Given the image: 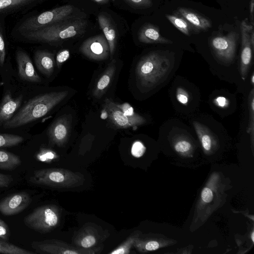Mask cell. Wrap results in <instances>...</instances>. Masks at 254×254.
<instances>
[{
	"label": "cell",
	"mask_w": 254,
	"mask_h": 254,
	"mask_svg": "<svg viewBox=\"0 0 254 254\" xmlns=\"http://www.w3.org/2000/svg\"><path fill=\"white\" fill-rule=\"evenodd\" d=\"M68 91L51 92L38 95L28 101L19 111L3 125L13 128L33 122L48 114L68 95Z\"/></svg>",
	"instance_id": "1"
},
{
	"label": "cell",
	"mask_w": 254,
	"mask_h": 254,
	"mask_svg": "<svg viewBox=\"0 0 254 254\" xmlns=\"http://www.w3.org/2000/svg\"><path fill=\"white\" fill-rule=\"evenodd\" d=\"M87 26L86 20L72 17L36 30L24 33L27 39L53 43L82 35Z\"/></svg>",
	"instance_id": "2"
},
{
	"label": "cell",
	"mask_w": 254,
	"mask_h": 254,
	"mask_svg": "<svg viewBox=\"0 0 254 254\" xmlns=\"http://www.w3.org/2000/svg\"><path fill=\"white\" fill-rule=\"evenodd\" d=\"M172 67L168 57L153 52L140 59L136 68V76L142 86L152 89L163 82Z\"/></svg>",
	"instance_id": "3"
},
{
	"label": "cell",
	"mask_w": 254,
	"mask_h": 254,
	"mask_svg": "<svg viewBox=\"0 0 254 254\" xmlns=\"http://www.w3.org/2000/svg\"><path fill=\"white\" fill-rule=\"evenodd\" d=\"M32 183L57 188H70L82 185V174L62 168H48L35 170L30 177Z\"/></svg>",
	"instance_id": "4"
},
{
	"label": "cell",
	"mask_w": 254,
	"mask_h": 254,
	"mask_svg": "<svg viewBox=\"0 0 254 254\" xmlns=\"http://www.w3.org/2000/svg\"><path fill=\"white\" fill-rule=\"evenodd\" d=\"M61 213L55 205L47 204L39 206L26 216L23 220L28 228L41 233L52 231L59 224Z\"/></svg>",
	"instance_id": "5"
},
{
	"label": "cell",
	"mask_w": 254,
	"mask_h": 254,
	"mask_svg": "<svg viewBox=\"0 0 254 254\" xmlns=\"http://www.w3.org/2000/svg\"><path fill=\"white\" fill-rule=\"evenodd\" d=\"M73 10L74 7L68 4L44 11L26 19L19 29L23 33L37 30L73 17L71 15Z\"/></svg>",
	"instance_id": "6"
},
{
	"label": "cell",
	"mask_w": 254,
	"mask_h": 254,
	"mask_svg": "<svg viewBox=\"0 0 254 254\" xmlns=\"http://www.w3.org/2000/svg\"><path fill=\"white\" fill-rule=\"evenodd\" d=\"M31 247L37 253L49 254H94L98 250L72 247L56 240L33 242Z\"/></svg>",
	"instance_id": "7"
},
{
	"label": "cell",
	"mask_w": 254,
	"mask_h": 254,
	"mask_svg": "<svg viewBox=\"0 0 254 254\" xmlns=\"http://www.w3.org/2000/svg\"><path fill=\"white\" fill-rule=\"evenodd\" d=\"M238 35L234 31L225 36L214 37L211 46L216 57L225 63L231 62L235 58Z\"/></svg>",
	"instance_id": "8"
},
{
	"label": "cell",
	"mask_w": 254,
	"mask_h": 254,
	"mask_svg": "<svg viewBox=\"0 0 254 254\" xmlns=\"http://www.w3.org/2000/svg\"><path fill=\"white\" fill-rule=\"evenodd\" d=\"M79 51L88 58L96 61L107 59L110 54L108 43L103 34L87 39L80 46Z\"/></svg>",
	"instance_id": "9"
},
{
	"label": "cell",
	"mask_w": 254,
	"mask_h": 254,
	"mask_svg": "<svg viewBox=\"0 0 254 254\" xmlns=\"http://www.w3.org/2000/svg\"><path fill=\"white\" fill-rule=\"evenodd\" d=\"M253 30V26L248 24L246 19L242 22L240 25L242 37L240 72L241 78L243 80L247 77L252 63L254 48L251 44L250 36Z\"/></svg>",
	"instance_id": "10"
},
{
	"label": "cell",
	"mask_w": 254,
	"mask_h": 254,
	"mask_svg": "<svg viewBox=\"0 0 254 254\" xmlns=\"http://www.w3.org/2000/svg\"><path fill=\"white\" fill-rule=\"evenodd\" d=\"M31 202V197L26 191L10 194L0 200V212L5 216L15 215L26 208Z\"/></svg>",
	"instance_id": "11"
},
{
	"label": "cell",
	"mask_w": 254,
	"mask_h": 254,
	"mask_svg": "<svg viewBox=\"0 0 254 254\" xmlns=\"http://www.w3.org/2000/svg\"><path fill=\"white\" fill-rule=\"evenodd\" d=\"M71 127V115H64L57 119L48 131L50 143L59 146L64 145L69 136Z\"/></svg>",
	"instance_id": "12"
},
{
	"label": "cell",
	"mask_w": 254,
	"mask_h": 254,
	"mask_svg": "<svg viewBox=\"0 0 254 254\" xmlns=\"http://www.w3.org/2000/svg\"><path fill=\"white\" fill-rule=\"evenodd\" d=\"M103 109L111 122L117 128H126L142 125L140 122L127 116L115 103L108 98L104 100Z\"/></svg>",
	"instance_id": "13"
},
{
	"label": "cell",
	"mask_w": 254,
	"mask_h": 254,
	"mask_svg": "<svg viewBox=\"0 0 254 254\" xmlns=\"http://www.w3.org/2000/svg\"><path fill=\"white\" fill-rule=\"evenodd\" d=\"M16 59L18 74L22 79L32 82L41 81V78L37 73L30 58L25 52L18 51Z\"/></svg>",
	"instance_id": "14"
},
{
	"label": "cell",
	"mask_w": 254,
	"mask_h": 254,
	"mask_svg": "<svg viewBox=\"0 0 254 254\" xmlns=\"http://www.w3.org/2000/svg\"><path fill=\"white\" fill-rule=\"evenodd\" d=\"M97 229L91 226L84 227L74 239V243L79 248L90 249L95 246L100 239Z\"/></svg>",
	"instance_id": "15"
},
{
	"label": "cell",
	"mask_w": 254,
	"mask_h": 254,
	"mask_svg": "<svg viewBox=\"0 0 254 254\" xmlns=\"http://www.w3.org/2000/svg\"><path fill=\"white\" fill-rule=\"evenodd\" d=\"M22 100V96L14 99L9 92L4 95L0 104V126L12 118L21 105Z\"/></svg>",
	"instance_id": "16"
},
{
	"label": "cell",
	"mask_w": 254,
	"mask_h": 254,
	"mask_svg": "<svg viewBox=\"0 0 254 254\" xmlns=\"http://www.w3.org/2000/svg\"><path fill=\"white\" fill-rule=\"evenodd\" d=\"M177 13L196 30H206L211 27L210 20L190 9L180 7L178 9Z\"/></svg>",
	"instance_id": "17"
},
{
	"label": "cell",
	"mask_w": 254,
	"mask_h": 254,
	"mask_svg": "<svg viewBox=\"0 0 254 254\" xmlns=\"http://www.w3.org/2000/svg\"><path fill=\"white\" fill-rule=\"evenodd\" d=\"M140 42L146 44L161 43L171 44L173 42L163 37L159 29L151 24L143 26L138 32Z\"/></svg>",
	"instance_id": "18"
},
{
	"label": "cell",
	"mask_w": 254,
	"mask_h": 254,
	"mask_svg": "<svg viewBox=\"0 0 254 254\" xmlns=\"http://www.w3.org/2000/svg\"><path fill=\"white\" fill-rule=\"evenodd\" d=\"M116 63V60L113 59L97 81L93 92L95 97L100 98L108 89L115 73Z\"/></svg>",
	"instance_id": "19"
},
{
	"label": "cell",
	"mask_w": 254,
	"mask_h": 254,
	"mask_svg": "<svg viewBox=\"0 0 254 254\" xmlns=\"http://www.w3.org/2000/svg\"><path fill=\"white\" fill-rule=\"evenodd\" d=\"M193 125L203 150L210 153L217 145V140L214 134L208 127L198 122H194Z\"/></svg>",
	"instance_id": "20"
},
{
	"label": "cell",
	"mask_w": 254,
	"mask_h": 254,
	"mask_svg": "<svg viewBox=\"0 0 254 254\" xmlns=\"http://www.w3.org/2000/svg\"><path fill=\"white\" fill-rule=\"evenodd\" d=\"M100 27L104 33L109 46L110 54L113 56L117 41L116 30L110 19L103 14H100L97 17Z\"/></svg>",
	"instance_id": "21"
},
{
	"label": "cell",
	"mask_w": 254,
	"mask_h": 254,
	"mask_svg": "<svg viewBox=\"0 0 254 254\" xmlns=\"http://www.w3.org/2000/svg\"><path fill=\"white\" fill-rule=\"evenodd\" d=\"M34 61L37 68L43 74L47 76L52 74L55 65L53 54L45 51H37L34 55Z\"/></svg>",
	"instance_id": "22"
},
{
	"label": "cell",
	"mask_w": 254,
	"mask_h": 254,
	"mask_svg": "<svg viewBox=\"0 0 254 254\" xmlns=\"http://www.w3.org/2000/svg\"><path fill=\"white\" fill-rule=\"evenodd\" d=\"M38 0H0V13L13 12L35 3Z\"/></svg>",
	"instance_id": "23"
},
{
	"label": "cell",
	"mask_w": 254,
	"mask_h": 254,
	"mask_svg": "<svg viewBox=\"0 0 254 254\" xmlns=\"http://www.w3.org/2000/svg\"><path fill=\"white\" fill-rule=\"evenodd\" d=\"M21 164V159L16 155L5 150H0V169L11 170Z\"/></svg>",
	"instance_id": "24"
},
{
	"label": "cell",
	"mask_w": 254,
	"mask_h": 254,
	"mask_svg": "<svg viewBox=\"0 0 254 254\" xmlns=\"http://www.w3.org/2000/svg\"><path fill=\"white\" fill-rule=\"evenodd\" d=\"M173 146L175 151L181 155H188L193 149L190 140L183 135H178L174 138Z\"/></svg>",
	"instance_id": "25"
},
{
	"label": "cell",
	"mask_w": 254,
	"mask_h": 254,
	"mask_svg": "<svg viewBox=\"0 0 254 254\" xmlns=\"http://www.w3.org/2000/svg\"><path fill=\"white\" fill-rule=\"evenodd\" d=\"M166 18L178 30L186 35L190 34L191 26L179 14H166Z\"/></svg>",
	"instance_id": "26"
},
{
	"label": "cell",
	"mask_w": 254,
	"mask_h": 254,
	"mask_svg": "<svg viewBox=\"0 0 254 254\" xmlns=\"http://www.w3.org/2000/svg\"><path fill=\"white\" fill-rule=\"evenodd\" d=\"M249 119L247 132L250 134L252 144L253 145L254 138V89L251 90L248 98Z\"/></svg>",
	"instance_id": "27"
},
{
	"label": "cell",
	"mask_w": 254,
	"mask_h": 254,
	"mask_svg": "<svg viewBox=\"0 0 254 254\" xmlns=\"http://www.w3.org/2000/svg\"><path fill=\"white\" fill-rule=\"evenodd\" d=\"M0 253L4 254H34L35 253L0 239Z\"/></svg>",
	"instance_id": "28"
},
{
	"label": "cell",
	"mask_w": 254,
	"mask_h": 254,
	"mask_svg": "<svg viewBox=\"0 0 254 254\" xmlns=\"http://www.w3.org/2000/svg\"><path fill=\"white\" fill-rule=\"evenodd\" d=\"M24 138L19 135L8 134L0 133V148L9 147L17 145L21 143Z\"/></svg>",
	"instance_id": "29"
},
{
	"label": "cell",
	"mask_w": 254,
	"mask_h": 254,
	"mask_svg": "<svg viewBox=\"0 0 254 254\" xmlns=\"http://www.w3.org/2000/svg\"><path fill=\"white\" fill-rule=\"evenodd\" d=\"M138 234L137 233L131 235L124 243L114 249L110 254H127L134 245L135 241L138 238Z\"/></svg>",
	"instance_id": "30"
},
{
	"label": "cell",
	"mask_w": 254,
	"mask_h": 254,
	"mask_svg": "<svg viewBox=\"0 0 254 254\" xmlns=\"http://www.w3.org/2000/svg\"><path fill=\"white\" fill-rule=\"evenodd\" d=\"M123 113L129 118L140 122L142 125L146 123V120L142 116L134 112L133 109L127 103L117 104Z\"/></svg>",
	"instance_id": "31"
},
{
	"label": "cell",
	"mask_w": 254,
	"mask_h": 254,
	"mask_svg": "<svg viewBox=\"0 0 254 254\" xmlns=\"http://www.w3.org/2000/svg\"><path fill=\"white\" fill-rule=\"evenodd\" d=\"M56 155L51 150L41 148L36 155V159L41 162H49L56 158Z\"/></svg>",
	"instance_id": "32"
},
{
	"label": "cell",
	"mask_w": 254,
	"mask_h": 254,
	"mask_svg": "<svg viewBox=\"0 0 254 254\" xmlns=\"http://www.w3.org/2000/svg\"><path fill=\"white\" fill-rule=\"evenodd\" d=\"M145 150V147L141 142L136 141L132 144L131 152L132 156L139 158L144 154Z\"/></svg>",
	"instance_id": "33"
},
{
	"label": "cell",
	"mask_w": 254,
	"mask_h": 254,
	"mask_svg": "<svg viewBox=\"0 0 254 254\" xmlns=\"http://www.w3.org/2000/svg\"><path fill=\"white\" fill-rule=\"evenodd\" d=\"M176 98L179 102L186 105L189 101L190 96L185 89L182 87H178L176 90Z\"/></svg>",
	"instance_id": "34"
},
{
	"label": "cell",
	"mask_w": 254,
	"mask_h": 254,
	"mask_svg": "<svg viewBox=\"0 0 254 254\" xmlns=\"http://www.w3.org/2000/svg\"><path fill=\"white\" fill-rule=\"evenodd\" d=\"M10 236V230L6 223L0 218V239L8 241Z\"/></svg>",
	"instance_id": "35"
},
{
	"label": "cell",
	"mask_w": 254,
	"mask_h": 254,
	"mask_svg": "<svg viewBox=\"0 0 254 254\" xmlns=\"http://www.w3.org/2000/svg\"><path fill=\"white\" fill-rule=\"evenodd\" d=\"M70 53L68 50L65 49L59 52L56 56V64L60 67L69 57Z\"/></svg>",
	"instance_id": "36"
},
{
	"label": "cell",
	"mask_w": 254,
	"mask_h": 254,
	"mask_svg": "<svg viewBox=\"0 0 254 254\" xmlns=\"http://www.w3.org/2000/svg\"><path fill=\"white\" fill-rule=\"evenodd\" d=\"M213 198V193L212 190L208 187L204 188L201 193V199L202 201L206 203H210Z\"/></svg>",
	"instance_id": "37"
},
{
	"label": "cell",
	"mask_w": 254,
	"mask_h": 254,
	"mask_svg": "<svg viewBox=\"0 0 254 254\" xmlns=\"http://www.w3.org/2000/svg\"><path fill=\"white\" fill-rule=\"evenodd\" d=\"M128 3L139 7H148L152 5L151 0H126Z\"/></svg>",
	"instance_id": "38"
},
{
	"label": "cell",
	"mask_w": 254,
	"mask_h": 254,
	"mask_svg": "<svg viewBox=\"0 0 254 254\" xmlns=\"http://www.w3.org/2000/svg\"><path fill=\"white\" fill-rule=\"evenodd\" d=\"M13 181L12 177L0 173V188H7Z\"/></svg>",
	"instance_id": "39"
},
{
	"label": "cell",
	"mask_w": 254,
	"mask_h": 254,
	"mask_svg": "<svg viewBox=\"0 0 254 254\" xmlns=\"http://www.w3.org/2000/svg\"><path fill=\"white\" fill-rule=\"evenodd\" d=\"M5 57V43L2 35L0 33V65L2 66Z\"/></svg>",
	"instance_id": "40"
},
{
	"label": "cell",
	"mask_w": 254,
	"mask_h": 254,
	"mask_svg": "<svg viewBox=\"0 0 254 254\" xmlns=\"http://www.w3.org/2000/svg\"><path fill=\"white\" fill-rule=\"evenodd\" d=\"M214 104L221 108H226L229 104V100L223 96H218L214 100Z\"/></svg>",
	"instance_id": "41"
},
{
	"label": "cell",
	"mask_w": 254,
	"mask_h": 254,
	"mask_svg": "<svg viewBox=\"0 0 254 254\" xmlns=\"http://www.w3.org/2000/svg\"><path fill=\"white\" fill-rule=\"evenodd\" d=\"M254 0H251L250 4V20L252 25H254Z\"/></svg>",
	"instance_id": "42"
},
{
	"label": "cell",
	"mask_w": 254,
	"mask_h": 254,
	"mask_svg": "<svg viewBox=\"0 0 254 254\" xmlns=\"http://www.w3.org/2000/svg\"><path fill=\"white\" fill-rule=\"evenodd\" d=\"M251 42L253 47L254 48V30L252 31L250 36Z\"/></svg>",
	"instance_id": "43"
},
{
	"label": "cell",
	"mask_w": 254,
	"mask_h": 254,
	"mask_svg": "<svg viewBox=\"0 0 254 254\" xmlns=\"http://www.w3.org/2000/svg\"><path fill=\"white\" fill-rule=\"evenodd\" d=\"M97 3H104L108 1L109 0H91Z\"/></svg>",
	"instance_id": "44"
},
{
	"label": "cell",
	"mask_w": 254,
	"mask_h": 254,
	"mask_svg": "<svg viewBox=\"0 0 254 254\" xmlns=\"http://www.w3.org/2000/svg\"><path fill=\"white\" fill-rule=\"evenodd\" d=\"M251 82H252L253 86H254V72L253 73L252 75Z\"/></svg>",
	"instance_id": "45"
},
{
	"label": "cell",
	"mask_w": 254,
	"mask_h": 254,
	"mask_svg": "<svg viewBox=\"0 0 254 254\" xmlns=\"http://www.w3.org/2000/svg\"><path fill=\"white\" fill-rule=\"evenodd\" d=\"M251 239H252V242L254 243V231L252 232V234H251Z\"/></svg>",
	"instance_id": "46"
}]
</instances>
